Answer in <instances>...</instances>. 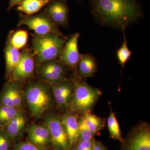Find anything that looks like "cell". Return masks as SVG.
Instances as JSON below:
<instances>
[{
	"label": "cell",
	"instance_id": "13",
	"mask_svg": "<svg viewBox=\"0 0 150 150\" xmlns=\"http://www.w3.org/2000/svg\"><path fill=\"white\" fill-rule=\"evenodd\" d=\"M71 148L76 144L79 141V122L77 116L72 114H66L62 119Z\"/></svg>",
	"mask_w": 150,
	"mask_h": 150
},
{
	"label": "cell",
	"instance_id": "27",
	"mask_svg": "<svg viewBox=\"0 0 150 150\" xmlns=\"http://www.w3.org/2000/svg\"><path fill=\"white\" fill-rule=\"evenodd\" d=\"M2 103L3 105L8 107H14L12 100L11 96L10 88L9 86L6 89L4 93L2 98ZM15 108V107H14Z\"/></svg>",
	"mask_w": 150,
	"mask_h": 150
},
{
	"label": "cell",
	"instance_id": "3",
	"mask_svg": "<svg viewBox=\"0 0 150 150\" xmlns=\"http://www.w3.org/2000/svg\"><path fill=\"white\" fill-rule=\"evenodd\" d=\"M74 86L73 105L75 110L79 112H89L102 94L98 89L89 85L79 79L74 80Z\"/></svg>",
	"mask_w": 150,
	"mask_h": 150
},
{
	"label": "cell",
	"instance_id": "1",
	"mask_svg": "<svg viewBox=\"0 0 150 150\" xmlns=\"http://www.w3.org/2000/svg\"><path fill=\"white\" fill-rule=\"evenodd\" d=\"M90 5L92 14L99 23L123 32L143 16L137 0H90Z\"/></svg>",
	"mask_w": 150,
	"mask_h": 150
},
{
	"label": "cell",
	"instance_id": "2",
	"mask_svg": "<svg viewBox=\"0 0 150 150\" xmlns=\"http://www.w3.org/2000/svg\"><path fill=\"white\" fill-rule=\"evenodd\" d=\"M66 39L55 34L35 35L32 40L33 49L36 62L39 64L57 59L62 53Z\"/></svg>",
	"mask_w": 150,
	"mask_h": 150
},
{
	"label": "cell",
	"instance_id": "21",
	"mask_svg": "<svg viewBox=\"0 0 150 150\" xmlns=\"http://www.w3.org/2000/svg\"><path fill=\"white\" fill-rule=\"evenodd\" d=\"M123 33H124V41L122 46L116 52V55H117L118 62L123 67H124L126 65V63L131 58L132 54V52L130 51L127 45V40H126V35H125V32Z\"/></svg>",
	"mask_w": 150,
	"mask_h": 150
},
{
	"label": "cell",
	"instance_id": "26",
	"mask_svg": "<svg viewBox=\"0 0 150 150\" xmlns=\"http://www.w3.org/2000/svg\"><path fill=\"white\" fill-rule=\"evenodd\" d=\"M10 138L6 132L0 131V150H8L10 144Z\"/></svg>",
	"mask_w": 150,
	"mask_h": 150
},
{
	"label": "cell",
	"instance_id": "22",
	"mask_svg": "<svg viewBox=\"0 0 150 150\" xmlns=\"http://www.w3.org/2000/svg\"><path fill=\"white\" fill-rule=\"evenodd\" d=\"M19 113L16 108L3 105L0 107V123H7Z\"/></svg>",
	"mask_w": 150,
	"mask_h": 150
},
{
	"label": "cell",
	"instance_id": "11",
	"mask_svg": "<svg viewBox=\"0 0 150 150\" xmlns=\"http://www.w3.org/2000/svg\"><path fill=\"white\" fill-rule=\"evenodd\" d=\"M35 67L34 55L31 50L25 48L21 53L20 58L12 73L14 81L22 80L29 78Z\"/></svg>",
	"mask_w": 150,
	"mask_h": 150
},
{
	"label": "cell",
	"instance_id": "14",
	"mask_svg": "<svg viewBox=\"0 0 150 150\" xmlns=\"http://www.w3.org/2000/svg\"><path fill=\"white\" fill-rule=\"evenodd\" d=\"M78 68L82 78L85 79L91 77L95 74L97 69L96 61L90 54H81Z\"/></svg>",
	"mask_w": 150,
	"mask_h": 150
},
{
	"label": "cell",
	"instance_id": "15",
	"mask_svg": "<svg viewBox=\"0 0 150 150\" xmlns=\"http://www.w3.org/2000/svg\"><path fill=\"white\" fill-rule=\"evenodd\" d=\"M51 0H25L17 7L16 10L26 15H32L39 12Z\"/></svg>",
	"mask_w": 150,
	"mask_h": 150
},
{
	"label": "cell",
	"instance_id": "10",
	"mask_svg": "<svg viewBox=\"0 0 150 150\" xmlns=\"http://www.w3.org/2000/svg\"><path fill=\"white\" fill-rule=\"evenodd\" d=\"M79 34L76 33L66 40L59 61L67 67L73 69L78 68L80 55L78 48V41Z\"/></svg>",
	"mask_w": 150,
	"mask_h": 150
},
{
	"label": "cell",
	"instance_id": "25",
	"mask_svg": "<svg viewBox=\"0 0 150 150\" xmlns=\"http://www.w3.org/2000/svg\"><path fill=\"white\" fill-rule=\"evenodd\" d=\"M13 150H46L44 147L39 146L31 142H19L14 146Z\"/></svg>",
	"mask_w": 150,
	"mask_h": 150
},
{
	"label": "cell",
	"instance_id": "28",
	"mask_svg": "<svg viewBox=\"0 0 150 150\" xmlns=\"http://www.w3.org/2000/svg\"><path fill=\"white\" fill-rule=\"evenodd\" d=\"M93 141H79L76 144L75 150H92L93 142Z\"/></svg>",
	"mask_w": 150,
	"mask_h": 150
},
{
	"label": "cell",
	"instance_id": "12",
	"mask_svg": "<svg viewBox=\"0 0 150 150\" xmlns=\"http://www.w3.org/2000/svg\"><path fill=\"white\" fill-rule=\"evenodd\" d=\"M28 142L39 146L44 147L51 142L50 132L46 125H35L28 131Z\"/></svg>",
	"mask_w": 150,
	"mask_h": 150
},
{
	"label": "cell",
	"instance_id": "29",
	"mask_svg": "<svg viewBox=\"0 0 150 150\" xmlns=\"http://www.w3.org/2000/svg\"><path fill=\"white\" fill-rule=\"evenodd\" d=\"M71 94L64 95L55 97L56 102L60 106H66L69 101Z\"/></svg>",
	"mask_w": 150,
	"mask_h": 150
},
{
	"label": "cell",
	"instance_id": "16",
	"mask_svg": "<svg viewBox=\"0 0 150 150\" xmlns=\"http://www.w3.org/2000/svg\"><path fill=\"white\" fill-rule=\"evenodd\" d=\"M5 53L7 71L8 74H12L20 58V52L18 49L15 48L12 45L9 39H8Z\"/></svg>",
	"mask_w": 150,
	"mask_h": 150
},
{
	"label": "cell",
	"instance_id": "20",
	"mask_svg": "<svg viewBox=\"0 0 150 150\" xmlns=\"http://www.w3.org/2000/svg\"><path fill=\"white\" fill-rule=\"evenodd\" d=\"M9 39L12 45L19 50L26 45L28 40V33L23 30H17L14 33Z\"/></svg>",
	"mask_w": 150,
	"mask_h": 150
},
{
	"label": "cell",
	"instance_id": "6",
	"mask_svg": "<svg viewBox=\"0 0 150 150\" xmlns=\"http://www.w3.org/2000/svg\"><path fill=\"white\" fill-rule=\"evenodd\" d=\"M45 123L55 150H70L69 139L62 119L56 115H50L46 117Z\"/></svg>",
	"mask_w": 150,
	"mask_h": 150
},
{
	"label": "cell",
	"instance_id": "23",
	"mask_svg": "<svg viewBox=\"0 0 150 150\" xmlns=\"http://www.w3.org/2000/svg\"><path fill=\"white\" fill-rule=\"evenodd\" d=\"M79 141H93L94 140V134L86 125L83 118L79 122Z\"/></svg>",
	"mask_w": 150,
	"mask_h": 150
},
{
	"label": "cell",
	"instance_id": "19",
	"mask_svg": "<svg viewBox=\"0 0 150 150\" xmlns=\"http://www.w3.org/2000/svg\"><path fill=\"white\" fill-rule=\"evenodd\" d=\"M107 126L110 137L112 139L118 140L122 143L123 139L121 136V130L118 120L112 109L107 119Z\"/></svg>",
	"mask_w": 150,
	"mask_h": 150
},
{
	"label": "cell",
	"instance_id": "5",
	"mask_svg": "<svg viewBox=\"0 0 150 150\" xmlns=\"http://www.w3.org/2000/svg\"><path fill=\"white\" fill-rule=\"evenodd\" d=\"M25 93L28 107L33 115H41L49 107L50 96L45 86L32 83L28 86Z\"/></svg>",
	"mask_w": 150,
	"mask_h": 150
},
{
	"label": "cell",
	"instance_id": "30",
	"mask_svg": "<svg viewBox=\"0 0 150 150\" xmlns=\"http://www.w3.org/2000/svg\"><path fill=\"white\" fill-rule=\"evenodd\" d=\"M92 150H107L105 146L101 142L94 141Z\"/></svg>",
	"mask_w": 150,
	"mask_h": 150
},
{
	"label": "cell",
	"instance_id": "8",
	"mask_svg": "<svg viewBox=\"0 0 150 150\" xmlns=\"http://www.w3.org/2000/svg\"><path fill=\"white\" fill-rule=\"evenodd\" d=\"M38 73L45 81L56 83L64 80L67 74V67L57 59L40 63Z\"/></svg>",
	"mask_w": 150,
	"mask_h": 150
},
{
	"label": "cell",
	"instance_id": "17",
	"mask_svg": "<svg viewBox=\"0 0 150 150\" xmlns=\"http://www.w3.org/2000/svg\"><path fill=\"white\" fill-rule=\"evenodd\" d=\"M7 123L6 132L10 138H15L20 134L25 124V120L20 113Z\"/></svg>",
	"mask_w": 150,
	"mask_h": 150
},
{
	"label": "cell",
	"instance_id": "7",
	"mask_svg": "<svg viewBox=\"0 0 150 150\" xmlns=\"http://www.w3.org/2000/svg\"><path fill=\"white\" fill-rule=\"evenodd\" d=\"M122 143L121 150H150L149 126L144 123L136 127Z\"/></svg>",
	"mask_w": 150,
	"mask_h": 150
},
{
	"label": "cell",
	"instance_id": "4",
	"mask_svg": "<svg viewBox=\"0 0 150 150\" xmlns=\"http://www.w3.org/2000/svg\"><path fill=\"white\" fill-rule=\"evenodd\" d=\"M20 25H25L35 33L36 35L55 34L64 38L58 25L55 24L43 11L32 15L22 16Z\"/></svg>",
	"mask_w": 150,
	"mask_h": 150
},
{
	"label": "cell",
	"instance_id": "24",
	"mask_svg": "<svg viewBox=\"0 0 150 150\" xmlns=\"http://www.w3.org/2000/svg\"><path fill=\"white\" fill-rule=\"evenodd\" d=\"M9 86L10 88L11 96L14 107L17 108L21 105L22 101L20 91L15 84L11 85Z\"/></svg>",
	"mask_w": 150,
	"mask_h": 150
},
{
	"label": "cell",
	"instance_id": "31",
	"mask_svg": "<svg viewBox=\"0 0 150 150\" xmlns=\"http://www.w3.org/2000/svg\"><path fill=\"white\" fill-rule=\"evenodd\" d=\"M24 1L25 0H9V3L8 10H10L12 8L14 7L18 6Z\"/></svg>",
	"mask_w": 150,
	"mask_h": 150
},
{
	"label": "cell",
	"instance_id": "18",
	"mask_svg": "<svg viewBox=\"0 0 150 150\" xmlns=\"http://www.w3.org/2000/svg\"><path fill=\"white\" fill-rule=\"evenodd\" d=\"M82 118L88 129L94 134L98 133L104 127V119L94 115L90 111L85 113Z\"/></svg>",
	"mask_w": 150,
	"mask_h": 150
},
{
	"label": "cell",
	"instance_id": "9",
	"mask_svg": "<svg viewBox=\"0 0 150 150\" xmlns=\"http://www.w3.org/2000/svg\"><path fill=\"white\" fill-rule=\"evenodd\" d=\"M43 11L58 26L68 27L69 9L67 0H51Z\"/></svg>",
	"mask_w": 150,
	"mask_h": 150
}]
</instances>
